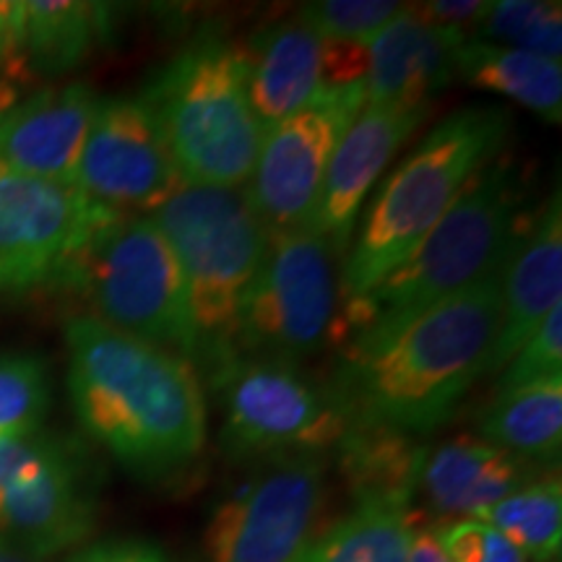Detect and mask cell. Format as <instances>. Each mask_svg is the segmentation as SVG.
<instances>
[{
	"label": "cell",
	"mask_w": 562,
	"mask_h": 562,
	"mask_svg": "<svg viewBox=\"0 0 562 562\" xmlns=\"http://www.w3.org/2000/svg\"><path fill=\"white\" fill-rule=\"evenodd\" d=\"M186 186L245 188L266 128L248 94V58L220 32L178 47L136 94Z\"/></svg>",
	"instance_id": "5"
},
{
	"label": "cell",
	"mask_w": 562,
	"mask_h": 562,
	"mask_svg": "<svg viewBox=\"0 0 562 562\" xmlns=\"http://www.w3.org/2000/svg\"><path fill=\"white\" fill-rule=\"evenodd\" d=\"M406 562H451V560H448L446 552L440 550V544H438V539H435L432 529H425V526H414L409 560H406Z\"/></svg>",
	"instance_id": "36"
},
{
	"label": "cell",
	"mask_w": 562,
	"mask_h": 562,
	"mask_svg": "<svg viewBox=\"0 0 562 562\" xmlns=\"http://www.w3.org/2000/svg\"><path fill=\"white\" fill-rule=\"evenodd\" d=\"M11 104H13V102H9V100H5V94H3V91H0V115H3V112H5V110H9V108H11Z\"/></svg>",
	"instance_id": "38"
},
{
	"label": "cell",
	"mask_w": 562,
	"mask_h": 562,
	"mask_svg": "<svg viewBox=\"0 0 562 562\" xmlns=\"http://www.w3.org/2000/svg\"><path fill=\"white\" fill-rule=\"evenodd\" d=\"M63 290L91 318L195 364V339L175 252L149 214H112L94 232Z\"/></svg>",
	"instance_id": "7"
},
{
	"label": "cell",
	"mask_w": 562,
	"mask_h": 562,
	"mask_svg": "<svg viewBox=\"0 0 562 562\" xmlns=\"http://www.w3.org/2000/svg\"><path fill=\"white\" fill-rule=\"evenodd\" d=\"M222 404V448L232 461L318 453L339 442L347 414L328 385L297 364L232 360L209 378Z\"/></svg>",
	"instance_id": "9"
},
{
	"label": "cell",
	"mask_w": 562,
	"mask_h": 562,
	"mask_svg": "<svg viewBox=\"0 0 562 562\" xmlns=\"http://www.w3.org/2000/svg\"><path fill=\"white\" fill-rule=\"evenodd\" d=\"M362 108L360 81L321 91L307 108L266 128L245 193L271 237L311 229L336 146Z\"/></svg>",
	"instance_id": "12"
},
{
	"label": "cell",
	"mask_w": 562,
	"mask_h": 562,
	"mask_svg": "<svg viewBox=\"0 0 562 562\" xmlns=\"http://www.w3.org/2000/svg\"><path fill=\"white\" fill-rule=\"evenodd\" d=\"M542 467L513 456L482 438L461 435L435 448L422 463L419 490L442 516L482 518L510 492L524 487Z\"/></svg>",
	"instance_id": "20"
},
{
	"label": "cell",
	"mask_w": 562,
	"mask_h": 562,
	"mask_svg": "<svg viewBox=\"0 0 562 562\" xmlns=\"http://www.w3.org/2000/svg\"><path fill=\"white\" fill-rule=\"evenodd\" d=\"M76 186L117 214H154L186 182L144 102L138 97H102Z\"/></svg>",
	"instance_id": "13"
},
{
	"label": "cell",
	"mask_w": 562,
	"mask_h": 562,
	"mask_svg": "<svg viewBox=\"0 0 562 562\" xmlns=\"http://www.w3.org/2000/svg\"><path fill=\"white\" fill-rule=\"evenodd\" d=\"M326 497L318 453L261 461L211 513L203 537L209 562H300L313 544Z\"/></svg>",
	"instance_id": "10"
},
{
	"label": "cell",
	"mask_w": 562,
	"mask_h": 562,
	"mask_svg": "<svg viewBox=\"0 0 562 562\" xmlns=\"http://www.w3.org/2000/svg\"><path fill=\"white\" fill-rule=\"evenodd\" d=\"M404 9L406 3H385V0H315L302 5L297 16L323 40L368 45Z\"/></svg>",
	"instance_id": "29"
},
{
	"label": "cell",
	"mask_w": 562,
	"mask_h": 562,
	"mask_svg": "<svg viewBox=\"0 0 562 562\" xmlns=\"http://www.w3.org/2000/svg\"><path fill=\"white\" fill-rule=\"evenodd\" d=\"M432 104H364L336 146L311 222V232L331 245L336 258L347 256L362 206L398 149L430 117Z\"/></svg>",
	"instance_id": "15"
},
{
	"label": "cell",
	"mask_w": 562,
	"mask_h": 562,
	"mask_svg": "<svg viewBox=\"0 0 562 562\" xmlns=\"http://www.w3.org/2000/svg\"><path fill=\"white\" fill-rule=\"evenodd\" d=\"M469 34L419 19L409 5L364 45V104H432L456 81V58Z\"/></svg>",
	"instance_id": "17"
},
{
	"label": "cell",
	"mask_w": 562,
	"mask_h": 562,
	"mask_svg": "<svg viewBox=\"0 0 562 562\" xmlns=\"http://www.w3.org/2000/svg\"><path fill=\"white\" fill-rule=\"evenodd\" d=\"M510 125L505 108L476 104L442 117L414 146L364 209L341 261V302L362 297L417 250L474 175L501 157Z\"/></svg>",
	"instance_id": "4"
},
{
	"label": "cell",
	"mask_w": 562,
	"mask_h": 562,
	"mask_svg": "<svg viewBox=\"0 0 562 562\" xmlns=\"http://www.w3.org/2000/svg\"><path fill=\"white\" fill-rule=\"evenodd\" d=\"M456 81L508 97L510 102L537 112L547 123L560 125L562 121L560 60L472 37L463 42L456 58Z\"/></svg>",
	"instance_id": "23"
},
{
	"label": "cell",
	"mask_w": 562,
	"mask_h": 562,
	"mask_svg": "<svg viewBox=\"0 0 562 562\" xmlns=\"http://www.w3.org/2000/svg\"><path fill=\"white\" fill-rule=\"evenodd\" d=\"M487 0H430V3H417L409 9L430 24L448 26V30H459L474 37L476 26L487 13Z\"/></svg>",
	"instance_id": "32"
},
{
	"label": "cell",
	"mask_w": 562,
	"mask_h": 562,
	"mask_svg": "<svg viewBox=\"0 0 562 562\" xmlns=\"http://www.w3.org/2000/svg\"><path fill=\"white\" fill-rule=\"evenodd\" d=\"M526 182L495 157L463 188L406 261L362 297L341 302L336 344L364 349L510 261L531 227Z\"/></svg>",
	"instance_id": "3"
},
{
	"label": "cell",
	"mask_w": 562,
	"mask_h": 562,
	"mask_svg": "<svg viewBox=\"0 0 562 562\" xmlns=\"http://www.w3.org/2000/svg\"><path fill=\"white\" fill-rule=\"evenodd\" d=\"M474 40L562 58V5L554 0H490Z\"/></svg>",
	"instance_id": "27"
},
{
	"label": "cell",
	"mask_w": 562,
	"mask_h": 562,
	"mask_svg": "<svg viewBox=\"0 0 562 562\" xmlns=\"http://www.w3.org/2000/svg\"><path fill=\"white\" fill-rule=\"evenodd\" d=\"M117 211L79 186L0 167V292L63 290L94 232Z\"/></svg>",
	"instance_id": "11"
},
{
	"label": "cell",
	"mask_w": 562,
	"mask_h": 562,
	"mask_svg": "<svg viewBox=\"0 0 562 562\" xmlns=\"http://www.w3.org/2000/svg\"><path fill=\"white\" fill-rule=\"evenodd\" d=\"M414 526L409 508L355 505L313 539L300 562H406Z\"/></svg>",
	"instance_id": "25"
},
{
	"label": "cell",
	"mask_w": 562,
	"mask_h": 562,
	"mask_svg": "<svg viewBox=\"0 0 562 562\" xmlns=\"http://www.w3.org/2000/svg\"><path fill=\"white\" fill-rule=\"evenodd\" d=\"M331 245L311 229L271 237L269 256L245 300L235 360L297 362L336 344L341 284Z\"/></svg>",
	"instance_id": "8"
},
{
	"label": "cell",
	"mask_w": 562,
	"mask_h": 562,
	"mask_svg": "<svg viewBox=\"0 0 562 562\" xmlns=\"http://www.w3.org/2000/svg\"><path fill=\"white\" fill-rule=\"evenodd\" d=\"M94 516L87 463L70 442L47 435L30 467L0 490V539L32 558L81 544Z\"/></svg>",
	"instance_id": "14"
},
{
	"label": "cell",
	"mask_w": 562,
	"mask_h": 562,
	"mask_svg": "<svg viewBox=\"0 0 562 562\" xmlns=\"http://www.w3.org/2000/svg\"><path fill=\"white\" fill-rule=\"evenodd\" d=\"M248 94L263 128L307 108L331 83V42L315 34L297 13L252 34L248 47Z\"/></svg>",
	"instance_id": "18"
},
{
	"label": "cell",
	"mask_w": 562,
	"mask_h": 562,
	"mask_svg": "<svg viewBox=\"0 0 562 562\" xmlns=\"http://www.w3.org/2000/svg\"><path fill=\"white\" fill-rule=\"evenodd\" d=\"M45 435H32V438H0V490L26 469L40 453Z\"/></svg>",
	"instance_id": "34"
},
{
	"label": "cell",
	"mask_w": 562,
	"mask_h": 562,
	"mask_svg": "<svg viewBox=\"0 0 562 562\" xmlns=\"http://www.w3.org/2000/svg\"><path fill=\"white\" fill-rule=\"evenodd\" d=\"M0 562H37L32 558V554H26L24 550H19V547H13L11 542H5V539H0Z\"/></svg>",
	"instance_id": "37"
},
{
	"label": "cell",
	"mask_w": 562,
	"mask_h": 562,
	"mask_svg": "<svg viewBox=\"0 0 562 562\" xmlns=\"http://www.w3.org/2000/svg\"><path fill=\"white\" fill-rule=\"evenodd\" d=\"M149 216L180 266L195 364L211 378L235 360L237 323L269 256L271 235L243 188L182 186Z\"/></svg>",
	"instance_id": "6"
},
{
	"label": "cell",
	"mask_w": 562,
	"mask_h": 562,
	"mask_svg": "<svg viewBox=\"0 0 562 562\" xmlns=\"http://www.w3.org/2000/svg\"><path fill=\"white\" fill-rule=\"evenodd\" d=\"M476 427L492 446L552 469L562 453V375L497 393Z\"/></svg>",
	"instance_id": "24"
},
{
	"label": "cell",
	"mask_w": 562,
	"mask_h": 562,
	"mask_svg": "<svg viewBox=\"0 0 562 562\" xmlns=\"http://www.w3.org/2000/svg\"><path fill=\"white\" fill-rule=\"evenodd\" d=\"M558 305H562V201L560 191H554L505 266L503 315L487 375H497Z\"/></svg>",
	"instance_id": "19"
},
{
	"label": "cell",
	"mask_w": 562,
	"mask_h": 562,
	"mask_svg": "<svg viewBox=\"0 0 562 562\" xmlns=\"http://www.w3.org/2000/svg\"><path fill=\"white\" fill-rule=\"evenodd\" d=\"M480 521L490 524L531 562H552L562 547V484L544 472L492 505Z\"/></svg>",
	"instance_id": "26"
},
{
	"label": "cell",
	"mask_w": 562,
	"mask_h": 562,
	"mask_svg": "<svg viewBox=\"0 0 562 562\" xmlns=\"http://www.w3.org/2000/svg\"><path fill=\"white\" fill-rule=\"evenodd\" d=\"M102 97L89 83L42 89L0 115V167L32 178L70 182Z\"/></svg>",
	"instance_id": "16"
},
{
	"label": "cell",
	"mask_w": 562,
	"mask_h": 562,
	"mask_svg": "<svg viewBox=\"0 0 562 562\" xmlns=\"http://www.w3.org/2000/svg\"><path fill=\"white\" fill-rule=\"evenodd\" d=\"M505 266L378 344L341 349L328 391L347 425L425 438L453 417L472 385L487 375L503 315Z\"/></svg>",
	"instance_id": "2"
},
{
	"label": "cell",
	"mask_w": 562,
	"mask_h": 562,
	"mask_svg": "<svg viewBox=\"0 0 562 562\" xmlns=\"http://www.w3.org/2000/svg\"><path fill=\"white\" fill-rule=\"evenodd\" d=\"M21 0H0V60H21Z\"/></svg>",
	"instance_id": "35"
},
{
	"label": "cell",
	"mask_w": 562,
	"mask_h": 562,
	"mask_svg": "<svg viewBox=\"0 0 562 562\" xmlns=\"http://www.w3.org/2000/svg\"><path fill=\"white\" fill-rule=\"evenodd\" d=\"M451 562H531L510 539L480 518H459L432 529Z\"/></svg>",
	"instance_id": "31"
},
{
	"label": "cell",
	"mask_w": 562,
	"mask_h": 562,
	"mask_svg": "<svg viewBox=\"0 0 562 562\" xmlns=\"http://www.w3.org/2000/svg\"><path fill=\"white\" fill-rule=\"evenodd\" d=\"M68 562H172L167 552L144 539H110L76 552Z\"/></svg>",
	"instance_id": "33"
},
{
	"label": "cell",
	"mask_w": 562,
	"mask_h": 562,
	"mask_svg": "<svg viewBox=\"0 0 562 562\" xmlns=\"http://www.w3.org/2000/svg\"><path fill=\"white\" fill-rule=\"evenodd\" d=\"M336 448L355 505L409 508L419 490L422 463L427 459L422 438L389 427L347 425Z\"/></svg>",
	"instance_id": "21"
},
{
	"label": "cell",
	"mask_w": 562,
	"mask_h": 562,
	"mask_svg": "<svg viewBox=\"0 0 562 562\" xmlns=\"http://www.w3.org/2000/svg\"><path fill=\"white\" fill-rule=\"evenodd\" d=\"M66 349L76 417L131 474L161 482L203 453L206 393L191 360L91 315L66 323Z\"/></svg>",
	"instance_id": "1"
},
{
	"label": "cell",
	"mask_w": 562,
	"mask_h": 562,
	"mask_svg": "<svg viewBox=\"0 0 562 562\" xmlns=\"http://www.w3.org/2000/svg\"><path fill=\"white\" fill-rule=\"evenodd\" d=\"M112 32V5L87 0H21L19 55L37 74L60 76L89 58Z\"/></svg>",
	"instance_id": "22"
},
{
	"label": "cell",
	"mask_w": 562,
	"mask_h": 562,
	"mask_svg": "<svg viewBox=\"0 0 562 562\" xmlns=\"http://www.w3.org/2000/svg\"><path fill=\"white\" fill-rule=\"evenodd\" d=\"M562 375V305L539 323V328L529 336L497 378V393H508L526 385L550 381Z\"/></svg>",
	"instance_id": "30"
},
{
	"label": "cell",
	"mask_w": 562,
	"mask_h": 562,
	"mask_svg": "<svg viewBox=\"0 0 562 562\" xmlns=\"http://www.w3.org/2000/svg\"><path fill=\"white\" fill-rule=\"evenodd\" d=\"M50 404L53 381L45 357L0 351V438L37 435Z\"/></svg>",
	"instance_id": "28"
}]
</instances>
